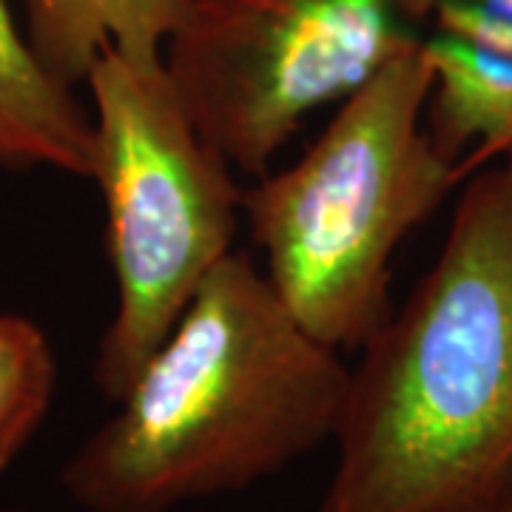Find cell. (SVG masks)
I'll return each mask as SVG.
<instances>
[{
    "label": "cell",
    "mask_w": 512,
    "mask_h": 512,
    "mask_svg": "<svg viewBox=\"0 0 512 512\" xmlns=\"http://www.w3.org/2000/svg\"><path fill=\"white\" fill-rule=\"evenodd\" d=\"M433 32L461 37L493 55L512 60V18L476 0H436L430 15Z\"/></svg>",
    "instance_id": "cell-10"
},
{
    "label": "cell",
    "mask_w": 512,
    "mask_h": 512,
    "mask_svg": "<svg viewBox=\"0 0 512 512\" xmlns=\"http://www.w3.org/2000/svg\"><path fill=\"white\" fill-rule=\"evenodd\" d=\"M86 86L97 137L92 180L106 200L117 279L94 384L120 402L202 279L231 254L242 191L191 123L163 57L134 60L106 49Z\"/></svg>",
    "instance_id": "cell-4"
},
{
    "label": "cell",
    "mask_w": 512,
    "mask_h": 512,
    "mask_svg": "<svg viewBox=\"0 0 512 512\" xmlns=\"http://www.w3.org/2000/svg\"><path fill=\"white\" fill-rule=\"evenodd\" d=\"M57 362L32 319L0 313V476L35 439L55 399Z\"/></svg>",
    "instance_id": "cell-9"
},
{
    "label": "cell",
    "mask_w": 512,
    "mask_h": 512,
    "mask_svg": "<svg viewBox=\"0 0 512 512\" xmlns=\"http://www.w3.org/2000/svg\"><path fill=\"white\" fill-rule=\"evenodd\" d=\"M498 512H512V490L507 493V498L501 501V507H498Z\"/></svg>",
    "instance_id": "cell-12"
},
{
    "label": "cell",
    "mask_w": 512,
    "mask_h": 512,
    "mask_svg": "<svg viewBox=\"0 0 512 512\" xmlns=\"http://www.w3.org/2000/svg\"><path fill=\"white\" fill-rule=\"evenodd\" d=\"M316 512H498L512 490V154L350 370Z\"/></svg>",
    "instance_id": "cell-1"
},
{
    "label": "cell",
    "mask_w": 512,
    "mask_h": 512,
    "mask_svg": "<svg viewBox=\"0 0 512 512\" xmlns=\"http://www.w3.org/2000/svg\"><path fill=\"white\" fill-rule=\"evenodd\" d=\"M424 40L393 57L291 168L242 191L256 245L296 322L333 350L365 348L390 316V259L461 177L424 128Z\"/></svg>",
    "instance_id": "cell-3"
},
{
    "label": "cell",
    "mask_w": 512,
    "mask_h": 512,
    "mask_svg": "<svg viewBox=\"0 0 512 512\" xmlns=\"http://www.w3.org/2000/svg\"><path fill=\"white\" fill-rule=\"evenodd\" d=\"M92 111L37 63L6 0H0V168H52L92 180Z\"/></svg>",
    "instance_id": "cell-6"
},
{
    "label": "cell",
    "mask_w": 512,
    "mask_h": 512,
    "mask_svg": "<svg viewBox=\"0 0 512 512\" xmlns=\"http://www.w3.org/2000/svg\"><path fill=\"white\" fill-rule=\"evenodd\" d=\"M194 0H23V35L60 86L89 80L106 49L134 60L163 57Z\"/></svg>",
    "instance_id": "cell-7"
},
{
    "label": "cell",
    "mask_w": 512,
    "mask_h": 512,
    "mask_svg": "<svg viewBox=\"0 0 512 512\" xmlns=\"http://www.w3.org/2000/svg\"><path fill=\"white\" fill-rule=\"evenodd\" d=\"M350 367L268 276L228 254L83 441L60 487L86 512H171L239 493L336 439Z\"/></svg>",
    "instance_id": "cell-2"
},
{
    "label": "cell",
    "mask_w": 512,
    "mask_h": 512,
    "mask_svg": "<svg viewBox=\"0 0 512 512\" xmlns=\"http://www.w3.org/2000/svg\"><path fill=\"white\" fill-rule=\"evenodd\" d=\"M476 3H484V6H490L495 12H504V15L512 18V0H476Z\"/></svg>",
    "instance_id": "cell-11"
},
{
    "label": "cell",
    "mask_w": 512,
    "mask_h": 512,
    "mask_svg": "<svg viewBox=\"0 0 512 512\" xmlns=\"http://www.w3.org/2000/svg\"><path fill=\"white\" fill-rule=\"evenodd\" d=\"M0 512H26V510H0Z\"/></svg>",
    "instance_id": "cell-13"
},
{
    "label": "cell",
    "mask_w": 512,
    "mask_h": 512,
    "mask_svg": "<svg viewBox=\"0 0 512 512\" xmlns=\"http://www.w3.org/2000/svg\"><path fill=\"white\" fill-rule=\"evenodd\" d=\"M433 89L424 128L450 163L478 146L476 163L512 154V60L444 32L424 37Z\"/></svg>",
    "instance_id": "cell-8"
},
{
    "label": "cell",
    "mask_w": 512,
    "mask_h": 512,
    "mask_svg": "<svg viewBox=\"0 0 512 512\" xmlns=\"http://www.w3.org/2000/svg\"><path fill=\"white\" fill-rule=\"evenodd\" d=\"M436 0H194L163 63L200 137L265 174L302 120L421 43Z\"/></svg>",
    "instance_id": "cell-5"
}]
</instances>
